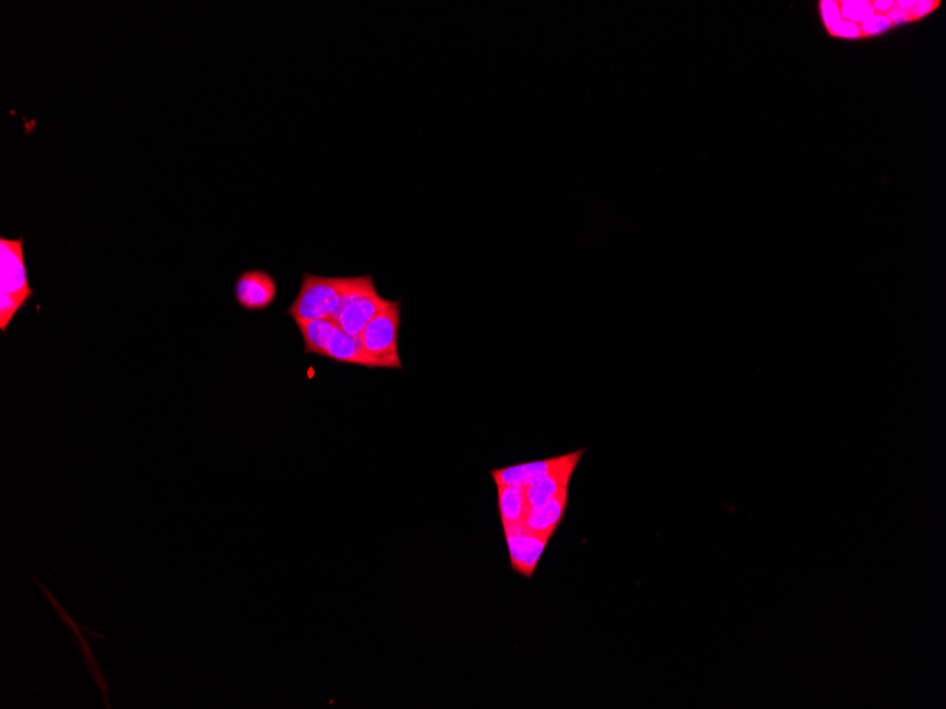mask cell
Returning a JSON list of instances; mask_svg holds the SVG:
<instances>
[{"mask_svg": "<svg viewBox=\"0 0 946 709\" xmlns=\"http://www.w3.org/2000/svg\"><path fill=\"white\" fill-rule=\"evenodd\" d=\"M0 329L6 332L13 317L33 296L27 279L23 238L0 240Z\"/></svg>", "mask_w": 946, "mask_h": 709, "instance_id": "1", "label": "cell"}, {"mask_svg": "<svg viewBox=\"0 0 946 709\" xmlns=\"http://www.w3.org/2000/svg\"><path fill=\"white\" fill-rule=\"evenodd\" d=\"M393 302L377 291L373 275L352 276L332 320L343 332L359 336L367 323L389 309Z\"/></svg>", "mask_w": 946, "mask_h": 709, "instance_id": "2", "label": "cell"}, {"mask_svg": "<svg viewBox=\"0 0 946 709\" xmlns=\"http://www.w3.org/2000/svg\"><path fill=\"white\" fill-rule=\"evenodd\" d=\"M350 278H328L305 274L295 302L289 306L287 315L295 323L311 320L332 319L345 295Z\"/></svg>", "mask_w": 946, "mask_h": 709, "instance_id": "3", "label": "cell"}, {"mask_svg": "<svg viewBox=\"0 0 946 709\" xmlns=\"http://www.w3.org/2000/svg\"><path fill=\"white\" fill-rule=\"evenodd\" d=\"M401 326V302H393L389 309L374 317L359 334L364 350L369 353L377 368H403L398 353V336Z\"/></svg>", "mask_w": 946, "mask_h": 709, "instance_id": "4", "label": "cell"}, {"mask_svg": "<svg viewBox=\"0 0 946 709\" xmlns=\"http://www.w3.org/2000/svg\"><path fill=\"white\" fill-rule=\"evenodd\" d=\"M505 534L513 569L527 578H532L551 537L534 533L524 526V523L506 528Z\"/></svg>", "mask_w": 946, "mask_h": 709, "instance_id": "5", "label": "cell"}, {"mask_svg": "<svg viewBox=\"0 0 946 709\" xmlns=\"http://www.w3.org/2000/svg\"><path fill=\"white\" fill-rule=\"evenodd\" d=\"M277 295V281L262 269L243 272L234 285V296L238 305L248 312H261L270 308Z\"/></svg>", "mask_w": 946, "mask_h": 709, "instance_id": "6", "label": "cell"}, {"mask_svg": "<svg viewBox=\"0 0 946 709\" xmlns=\"http://www.w3.org/2000/svg\"><path fill=\"white\" fill-rule=\"evenodd\" d=\"M584 452L583 449V451L570 453V455H567L566 462L560 468L554 470L549 476L543 477L539 482L524 487L529 511L539 510L547 501L556 497L558 493L568 489V483H570L575 468L583 458Z\"/></svg>", "mask_w": 946, "mask_h": 709, "instance_id": "7", "label": "cell"}, {"mask_svg": "<svg viewBox=\"0 0 946 709\" xmlns=\"http://www.w3.org/2000/svg\"><path fill=\"white\" fill-rule=\"evenodd\" d=\"M567 455L558 456L554 459L541 460V462L526 463V465L513 466L493 470L490 475L495 479L496 486H516L526 487L529 484L539 482L543 477L549 476L554 470L560 468L566 462Z\"/></svg>", "mask_w": 946, "mask_h": 709, "instance_id": "8", "label": "cell"}, {"mask_svg": "<svg viewBox=\"0 0 946 709\" xmlns=\"http://www.w3.org/2000/svg\"><path fill=\"white\" fill-rule=\"evenodd\" d=\"M325 357L330 360L339 361V363L356 364V366L366 368H377L372 357L364 350L362 340L359 336H350L343 330H336L330 340Z\"/></svg>", "mask_w": 946, "mask_h": 709, "instance_id": "9", "label": "cell"}, {"mask_svg": "<svg viewBox=\"0 0 946 709\" xmlns=\"http://www.w3.org/2000/svg\"><path fill=\"white\" fill-rule=\"evenodd\" d=\"M568 504V489L558 493L556 497L547 501L539 510L529 511L524 517V526L534 533L546 534L553 537L554 531L560 526L566 514Z\"/></svg>", "mask_w": 946, "mask_h": 709, "instance_id": "10", "label": "cell"}, {"mask_svg": "<svg viewBox=\"0 0 946 709\" xmlns=\"http://www.w3.org/2000/svg\"><path fill=\"white\" fill-rule=\"evenodd\" d=\"M33 578H34V581L37 582V585L40 586V589H42V591L46 593L47 598L50 599L51 605H53V608L56 609L57 615H59L60 619L63 620L64 623H66V626L68 627V629H70V632L74 634V637H76V639L78 640V643H80L81 654H83V657L85 660V666H87L88 671H90L91 676H93L95 683H97L98 687L101 688L102 695H104L105 705H107V708H111L110 702H108V697H107V681H105L104 674H102L101 668L100 666H98L97 660H95L93 653H91L90 646H88V643L85 642L83 634H81L80 632V626H77L76 622H74V620L70 618V615H68L66 610L61 608V606L59 605V602H57L56 599L53 598V595H51L49 589H47L46 586H44L42 582H40L39 579L36 578V576H33Z\"/></svg>", "mask_w": 946, "mask_h": 709, "instance_id": "11", "label": "cell"}, {"mask_svg": "<svg viewBox=\"0 0 946 709\" xmlns=\"http://www.w3.org/2000/svg\"><path fill=\"white\" fill-rule=\"evenodd\" d=\"M305 343V354L325 357L333 334L339 329L332 319L311 320V322L296 323Z\"/></svg>", "mask_w": 946, "mask_h": 709, "instance_id": "12", "label": "cell"}, {"mask_svg": "<svg viewBox=\"0 0 946 709\" xmlns=\"http://www.w3.org/2000/svg\"><path fill=\"white\" fill-rule=\"evenodd\" d=\"M498 497L503 528L506 530V528L524 523V517L529 513V507H527L526 493H524L523 487L499 486Z\"/></svg>", "mask_w": 946, "mask_h": 709, "instance_id": "13", "label": "cell"}, {"mask_svg": "<svg viewBox=\"0 0 946 709\" xmlns=\"http://www.w3.org/2000/svg\"><path fill=\"white\" fill-rule=\"evenodd\" d=\"M873 5L867 2H847L842 5V15L847 19V23L856 25L857 22H867L873 17ZM857 26V25H856Z\"/></svg>", "mask_w": 946, "mask_h": 709, "instance_id": "14", "label": "cell"}, {"mask_svg": "<svg viewBox=\"0 0 946 709\" xmlns=\"http://www.w3.org/2000/svg\"><path fill=\"white\" fill-rule=\"evenodd\" d=\"M891 25H893V23H891L890 17L881 13V15L873 16L871 19L867 20V22H864L862 27L866 34H877L883 32V30H886L887 27Z\"/></svg>", "mask_w": 946, "mask_h": 709, "instance_id": "15", "label": "cell"}]
</instances>
